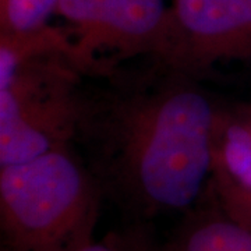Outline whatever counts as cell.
<instances>
[{
  "mask_svg": "<svg viewBox=\"0 0 251 251\" xmlns=\"http://www.w3.org/2000/svg\"><path fill=\"white\" fill-rule=\"evenodd\" d=\"M102 197L72 145L1 166L3 251H78L94 240Z\"/></svg>",
  "mask_w": 251,
  "mask_h": 251,
  "instance_id": "3",
  "label": "cell"
},
{
  "mask_svg": "<svg viewBox=\"0 0 251 251\" xmlns=\"http://www.w3.org/2000/svg\"><path fill=\"white\" fill-rule=\"evenodd\" d=\"M159 57L197 74L216 60L251 57V0H172Z\"/></svg>",
  "mask_w": 251,
  "mask_h": 251,
  "instance_id": "5",
  "label": "cell"
},
{
  "mask_svg": "<svg viewBox=\"0 0 251 251\" xmlns=\"http://www.w3.org/2000/svg\"><path fill=\"white\" fill-rule=\"evenodd\" d=\"M159 56L82 77L73 143L103 191L140 221L197 208L214 179L224 106Z\"/></svg>",
  "mask_w": 251,
  "mask_h": 251,
  "instance_id": "1",
  "label": "cell"
},
{
  "mask_svg": "<svg viewBox=\"0 0 251 251\" xmlns=\"http://www.w3.org/2000/svg\"><path fill=\"white\" fill-rule=\"evenodd\" d=\"M56 16L66 23L73 63L84 77L162 56L171 28L166 0H60Z\"/></svg>",
  "mask_w": 251,
  "mask_h": 251,
  "instance_id": "4",
  "label": "cell"
},
{
  "mask_svg": "<svg viewBox=\"0 0 251 251\" xmlns=\"http://www.w3.org/2000/svg\"><path fill=\"white\" fill-rule=\"evenodd\" d=\"M82 77L59 27L0 35V168L72 145Z\"/></svg>",
  "mask_w": 251,
  "mask_h": 251,
  "instance_id": "2",
  "label": "cell"
},
{
  "mask_svg": "<svg viewBox=\"0 0 251 251\" xmlns=\"http://www.w3.org/2000/svg\"><path fill=\"white\" fill-rule=\"evenodd\" d=\"M165 251H251V222L211 197L190 211Z\"/></svg>",
  "mask_w": 251,
  "mask_h": 251,
  "instance_id": "7",
  "label": "cell"
},
{
  "mask_svg": "<svg viewBox=\"0 0 251 251\" xmlns=\"http://www.w3.org/2000/svg\"><path fill=\"white\" fill-rule=\"evenodd\" d=\"M78 251H165L152 239L148 227L137 222L122 230L110 232L100 240H92Z\"/></svg>",
  "mask_w": 251,
  "mask_h": 251,
  "instance_id": "9",
  "label": "cell"
},
{
  "mask_svg": "<svg viewBox=\"0 0 251 251\" xmlns=\"http://www.w3.org/2000/svg\"><path fill=\"white\" fill-rule=\"evenodd\" d=\"M60 0H0V34H27L49 25Z\"/></svg>",
  "mask_w": 251,
  "mask_h": 251,
  "instance_id": "8",
  "label": "cell"
},
{
  "mask_svg": "<svg viewBox=\"0 0 251 251\" xmlns=\"http://www.w3.org/2000/svg\"><path fill=\"white\" fill-rule=\"evenodd\" d=\"M208 197L251 222V109L222 112Z\"/></svg>",
  "mask_w": 251,
  "mask_h": 251,
  "instance_id": "6",
  "label": "cell"
}]
</instances>
